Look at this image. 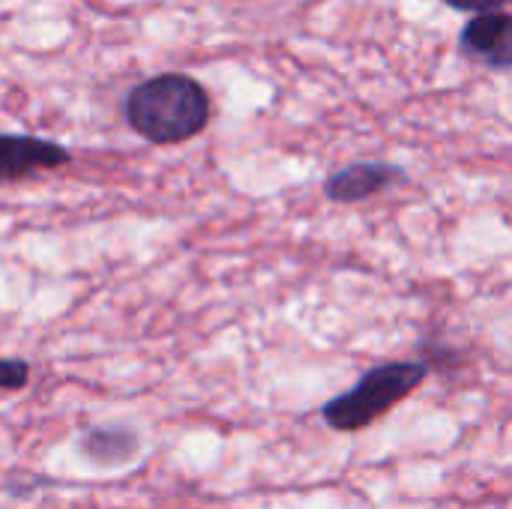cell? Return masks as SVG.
Returning <instances> with one entry per match:
<instances>
[{"label": "cell", "mask_w": 512, "mask_h": 509, "mask_svg": "<svg viewBox=\"0 0 512 509\" xmlns=\"http://www.w3.org/2000/svg\"><path fill=\"white\" fill-rule=\"evenodd\" d=\"M429 378L426 363L396 360L369 369L351 390L339 393L321 408L324 423L333 432H360L390 414L399 402H405L423 381Z\"/></svg>", "instance_id": "obj_2"}, {"label": "cell", "mask_w": 512, "mask_h": 509, "mask_svg": "<svg viewBox=\"0 0 512 509\" xmlns=\"http://www.w3.org/2000/svg\"><path fill=\"white\" fill-rule=\"evenodd\" d=\"M444 3H450L453 9H462V12H495L512 0H444Z\"/></svg>", "instance_id": "obj_8"}, {"label": "cell", "mask_w": 512, "mask_h": 509, "mask_svg": "<svg viewBox=\"0 0 512 509\" xmlns=\"http://www.w3.org/2000/svg\"><path fill=\"white\" fill-rule=\"evenodd\" d=\"M462 51L492 69H512V15L477 12L462 30Z\"/></svg>", "instance_id": "obj_4"}, {"label": "cell", "mask_w": 512, "mask_h": 509, "mask_svg": "<svg viewBox=\"0 0 512 509\" xmlns=\"http://www.w3.org/2000/svg\"><path fill=\"white\" fill-rule=\"evenodd\" d=\"M66 162H69V153L54 141L33 138V135H3L0 138L3 180H21L33 171H51Z\"/></svg>", "instance_id": "obj_5"}, {"label": "cell", "mask_w": 512, "mask_h": 509, "mask_svg": "<svg viewBox=\"0 0 512 509\" xmlns=\"http://www.w3.org/2000/svg\"><path fill=\"white\" fill-rule=\"evenodd\" d=\"M27 381H30V366H27L24 360H15V357L3 360V366H0V387H3L6 393L21 390Z\"/></svg>", "instance_id": "obj_7"}, {"label": "cell", "mask_w": 512, "mask_h": 509, "mask_svg": "<svg viewBox=\"0 0 512 509\" xmlns=\"http://www.w3.org/2000/svg\"><path fill=\"white\" fill-rule=\"evenodd\" d=\"M126 120L153 144H180L207 126L210 99L195 78L168 72L141 81L126 96Z\"/></svg>", "instance_id": "obj_1"}, {"label": "cell", "mask_w": 512, "mask_h": 509, "mask_svg": "<svg viewBox=\"0 0 512 509\" xmlns=\"http://www.w3.org/2000/svg\"><path fill=\"white\" fill-rule=\"evenodd\" d=\"M78 456L96 471H120L141 456V435L126 423H96L81 432Z\"/></svg>", "instance_id": "obj_3"}, {"label": "cell", "mask_w": 512, "mask_h": 509, "mask_svg": "<svg viewBox=\"0 0 512 509\" xmlns=\"http://www.w3.org/2000/svg\"><path fill=\"white\" fill-rule=\"evenodd\" d=\"M405 171L396 165H384V162H360V165H348L336 174L327 177L324 192L333 201L351 204V201H363L393 183H402Z\"/></svg>", "instance_id": "obj_6"}]
</instances>
